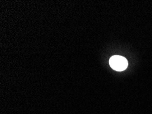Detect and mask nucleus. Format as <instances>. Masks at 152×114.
Listing matches in <instances>:
<instances>
[{"instance_id": "f257e3e1", "label": "nucleus", "mask_w": 152, "mask_h": 114, "mask_svg": "<svg viewBox=\"0 0 152 114\" xmlns=\"http://www.w3.org/2000/svg\"><path fill=\"white\" fill-rule=\"evenodd\" d=\"M109 64L111 68L117 71H123L128 67V61L124 57L115 55L110 57Z\"/></svg>"}]
</instances>
